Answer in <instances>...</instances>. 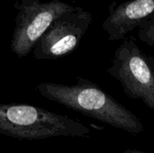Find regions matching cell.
Instances as JSON below:
<instances>
[{"label":"cell","instance_id":"obj_2","mask_svg":"<svg viewBox=\"0 0 154 153\" xmlns=\"http://www.w3.org/2000/svg\"><path fill=\"white\" fill-rule=\"evenodd\" d=\"M91 131L79 121L26 104L0 106V133L17 140L87 137Z\"/></svg>","mask_w":154,"mask_h":153},{"label":"cell","instance_id":"obj_9","mask_svg":"<svg viewBox=\"0 0 154 153\" xmlns=\"http://www.w3.org/2000/svg\"><path fill=\"white\" fill-rule=\"evenodd\" d=\"M123 153H145L139 151V150H135V149H129V150H126Z\"/></svg>","mask_w":154,"mask_h":153},{"label":"cell","instance_id":"obj_8","mask_svg":"<svg viewBox=\"0 0 154 153\" xmlns=\"http://www.w3.org/2000/svg\"><path fill=\"white\" fill-rule=\"evenodd\" d=\"M148 61L150 63V66L152 69V72H153V76H154V58L153 57H151V56H148Z\"/></svg>","mask_w":154,"mask_h":153},{"label":"cell","instance_id":"obj_3","mask_svg":"<svg viewBox=\"0 0 154 153\" xmlns=\"http://www.w3.org/2000/svg\"><path fill=\"white\" fill-rule=\"evenodd\" d=\"M107 72L117 79L127 96L141 99L154 110V76L148 61L134 37L125 38L116 50Z\"/></svg>","mask_w":154,"mask_h":153},{"label":"cell","instance_id":"obj_4","mask_svg":"<svg viewBox=\"0 0 154 153\" xmlns=\"http://www.w3.org/2000/svg\"><path fill=\"white\" fill-rule=\"evenodd\" d=\"M14 8L18 13L11 50L18 58H23L35 48L51 23L75 6L60 0L45 3L40 0H18L14 3Z\"/></svg>","mask_w":154,"mask_h":153},{"label":"cell","instance_id":"obj_1","mask_svg":"<svg viewBox=\"0 0 154 153\" xmlns=\"http://www.w3.org/2000/svg\"><path fill=\"white\" fill-rule=\"evenodd\" d=\"M36 91L44 98L130 133H141L144 125L131 110L92 81L77 77L75 85L41 82Z\"/></svg>","mask_w":154,"mask_h":153},{"label":"cell","instance_id":"obj_5","mask_svg":"<svg viewBox=\"0 0 154 153\" xmlns=\"http://www.w3.org/2000/svg\"><path fill=\"white\" fill-rule=\"evenodd\" d=\"M93 20L89 11L75 6L58 17L33 49L37 60H58L79 46Z\"/></svg>","mask_w":154,"mask_h":153},{"label":"cell","instance_id":"obj_7","mask_svg":"<svg viewBox=\"0 0 154 153\" xmlns=\"http://www.w3.org/2000/svg\"><path fill=\"white\" fill-rule=\"evenodd\" d=\"M138 37L147 45L154 47V14L140 25Z\"/></svg>","mask_w":154,"mask_h":153},{"label":"cell","instance_id":"obj_6","mask_svg":"<svg viewBox=\"0 0 154 153\" xmlns=\"http://www.w3.org/2000/svg\"><path fill=\"white\" fill-rule=\"evenodd\" d=\"M154 14V0H129L113 8L103 23L110 41L125 40L126 35Z\"/></svg>","mask_w":154,"mask_h":153}]
</instances>
